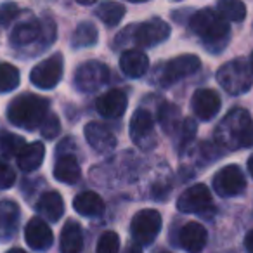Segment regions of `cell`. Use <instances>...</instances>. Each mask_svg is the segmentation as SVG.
<instances>
[{"label":"cell","mask_w":253,"mask_h":253,"mask_svg":"<svg viewBox=\"0 0 253 253\" xmlns=\"http://www.w3.org/2000/svg\"><path fill=\"white\" fill-rule=\"evenodd\" d=\"M215 142L229 151L253 148V120L250 113L243 108L231 109L215 128Z\"/></svg>","instance_id":"obj_1"},{"label":"cell","mask_w":253,"mask_h":253,"mask_svg":"<svg viewBox=\"0 0 253 253\" xmlns=\"http://www.w3.org/2000/svg\"><path fill=\"white\" fill-rule=\"evenodd\" d=\"M189 28L205 42V47L211 52H218L227 45L229 25L213 9H201L194 12L189 21Z\"/></svg>","instance_id":"obj_2"},{"label":"cell","mask_w":253,"mask_h":253,"mask_svg":"<svg viewBox=\"0 0 253 253\" xmlns=\"http://www.w3.org/2000/svg\"><path fill=\"white\" fill-rule=\"evenodd\" d=\"M49 115V101L35 94H21L11 101L7 108V118L12 125L25 130H35Z\"/></svg>","instance_id":"obj_3"},{"label":"cell","mask_w":253,"mask_h":253,"mask_svg":"<svg viewBox=\"0 0 253 253\" xmlns=\"http://www.w3.org/2000/svg\"><path fill=\"white\" fill-rule=\"evenodd\" d=\"M170 37V26L163 19L155 18L141 25L126 26L123 32L118 33L115 40L116 49H123L126 45H141V47H155L165 42Z\"/></svg>","instance_id":"obj_4"},{"label":"cell","mask_w":253,"mask_h":253,"mask_svg":"<svg viewBox=\"0 0 253 253\" xmlns=\"http://www.w3.org/2000/svg\"><path fill=\"white\" fill-rule=\"evenodd\" d=\"M217 82L225 92L241 95L252 88V71L243 59H232L218 68Z\"/></svg>","instance_id":"obj_5"},{"label":"cell","mask_w":253,"mask_h":253,"mask_svg":"<svg viewBox=\"0 0 253 253\" xmlns=\"http://www.w3.org/2000/svg\"><path fill=\"white\" fill-rule=\"evenodd\" d=\"M160 231H162V215L156 210L146 208V210L137 211L135 217L132 218L130 232L137 245H151L158 238Z\"/></svg>","instance_id":"obj_6"},{"label":"cell","mask_w":253,"mask_h":253,"mask_svg":"<svg viewBox=\"0 0 253 253\" xmlns=\"http://www.w3.org/2000/svg\"><path fill=\"white\" fill-rule=\"evenodd\" d=\"M63 70H64V59L61 54H52L50 57L43 59L42 63H39L30 73V80L35 87L49 90L54 88L63 78Z\"/></svg>","instance_id":"obj_7"},{"label":"cell","mask_w":253,"mask_h":253,"mask_svg":"<svg viewBox=\"0 0 253 253\" xmlns=\"http://www.w3.org/2000/svg\"><path fill=\"white\" fill-rule=\"evenodd\" d=\"M109 68L101 61H87L75 73V87L80 92H95L108 82Z\"/></svg>","instance_id":"obj_8"},{"label":"cell","mask_w":253,"mask_h":253,"mask_svg":"<svg viewBox=\"0 0 253 253\" xmlns=\"http://www.w3.org/2000/svg\"><path fill=\"white\" fill-rule=\"evenodd\" d=\"M246 189V180L238 165H227L213 177V191L222 198L239 196Z\"/></svg>","instance_id":"obj_9"},{"label":"cell","mask_w":253,"mask_h":253,"mask_svg":"<svg viewBox=\"0 0 253 253\" xmlns=\"http://www.w3.org/2000/svg\"><path fill=\"white\" fill-rule=\"evenodd\" d=\"M130 137L135 146L142 149H151L156 144L155 120L151 113L139 108L130 118Z\"/></svg>","instance_id":"obj_10"},{"label":"cell","mask_w":253,"mask_h":253,"mask_svg":"<svg viewBox=\"0 0 253 253\" xmlns=\"http://www.w3.org/2000/svg\"><path fill=\"white\" fill-rule=\"evenodd\" d=\"M201 68V61L194 54H182V56L173 57L172 61L163 66L162 75H160V82L163 85H172L179 82L180 78H186L189 75L196 73Z\"/></svg>","instance_id":"obj_11"},{"label":"cell","mask_w":253,"mask_h":253,"mask_svg":"<svg viewBox=\"0 0 253 253\" xmlns=\"http://www.w3.org/2000/svg\"><path fill=\"white\" fill-rule=\"evenodd\" d=\"M211 207V194L205 184H196L186 189L177 200V208L182 213H200L205 208Z\"/></svg>","instance_id":"obj_12"},{"label":"cell","mask_w":253,"mask_h":253,"mask_svg":"<svg viewBox=\"0 0 253 253\" xmlns=\"http://www.w3.org/2000/svg\"><path fill=\"white\" fill-rule=\"evenodd\" d=\"M25 239L26 245L37 252H45L52 246L54 236L50 227L42 217H33L25 227Z\"/></svg>","instance_id":"obj_13"},{"label":"cell","mask_w":253,"mask_h":253,"mask_svg":"<svg viewBox=\"0 0 253 253\" xmlns=\"http://www.w3.org/2000/svg\"><path fill=\"white\" fill-rule=\"evenodd\" d=\"M85 139H87L88 146L94 151L108 155L113 153V149L116 148V137L113 135V132L108 126L102 125L99 122H90L88 125H85Z\"/></svg>","instance_id":"obj_14"},{"label":"cell","mask_w":253,"mask_h":253,"mask_svg":"<svg viewBox=\"0 0 253 253\" xmlns=\"http://www.w3.org/2000/svg\"><path fill=\"white\" fill-rule=\"evenodd\" d=\"M220 95L211 88H200L191 99V108L200 120H211L220 111Z\"/></svg>","instance_id":"obj_15"},{"label":"cell","mask_w":253,"mask_h":253,"mask_svg":"<svg viewBox=\"0 0 253 253\" xmlns=\"http://www.w3.org/2000/svg\"><path fill=\"white\" fill-rule=\"evenodd\" d=\"M126 104H128V99H126L125 92L113 88L97 99L95 108H97L99 115H102L104 118H120L126 111Z\"/></svg>","instance_id":"obj_16"},{"label":"cell","mask_w":253,"mask_h":253,"mask_svg":"<svg viewBox=\"0 0 253 253\" xmlns=\"http://www.w3.org/2000/svg\"><path fill=\"white\" fill-rule=\"evenodd\" d=\"M208 232L200 222H187L180 229V246L189 253H200L207 246Z\"/></svg>","instance_id":"obj_17"},{"label":"cell","mask_w":253,"mask_h":253,"mask_svg":"<svg viewBox=\"0 0 253 253\" xmlns=\"http://www.w3.org/2000/svg\"><path fill=\"white\" fill-rule=\"evenodd\" d=\"M120 68H122L123 75H126L128 78H141L148 71L149 59L139 49L125 50L120 57Z\"/></svg>","instance_id":"obj_18"},{"label":"cell","mask_w":253,"mask_h":253,"mask_svg":"<svg viewBox=\"0 0 253 253\" xmlns=\"http://www.w3.org/2000/svg\"><path fill=\"white\" fill-rule=\"evenodd\" d=\"M61 253H80L84 248V229L78 222L68 220L61 231Z\"/></svg>","instance_id":"obj_19"},{"label":"cell","mask_w":253,"mask_h":253,"mask_svg":"<svg viewBox=\"0 0 253 253\" xmlns=\"http://www.w3.org/2000/svg\"><path fill=\"white\" fill-rule=\"evenodd\" d=\"M37 211L42 215L43 220L57 222L64 213V201L57 191L45 193L37 203Z\"/></svg>","instance_id":"obj_20"},{"label":"cell","mask_w":253,"mask_h":253,"mask_svg":"<svg viewBox=\"0 0 253 253\" xmlns=\"http://www.w3.org/2000/svg\"><path fill=\"white\" fill-rule=\"evenodd\" d=\"M73 207L84 217H99L104 213V201L99 194L92 193V191H85L75 196Z\"/></svg>","instance_id":"obj_21"},{"label":"cell","mask_w":253,"mask_h":253,"mask_svg":"<svg viewBox=\"0 0 253 253\" xmlns=\"http://www.w3.org/2000/svg\"><path fill=\"white\" fill-rule=\"evenodd\" d=\"M82 175L80 165H78L77 158L73 155H63L57 158L56 165H54V177L64 184H75L78 182Z\"/></svg>","instance_id":"obj_22"},{"label":"cell","mask_w":253,"mask_h":253,"mask_svg":"<svg viewBox=\"0 0 253 253\" xmlns=\"http://www.w3.org/2000/svg\"><path fill=\"white\" fill-rule=\"evenodd\" d=\"M40 35H42V25L35 19H28V21L16 25V28L11 33V43L18 47H25L35 42Z\"/></svg>","instance_id":"obj_23"},{"label":"cell","mask_w":253,"mask_h":253,"mask_svg":"<svg viewBox=\"0 0 253 253\" xmlns=\"http://www.w3.org/2000/svg\"><path fill=\"white\" fill-rule=\"evenodd\" d=\"M43 158H45V148L42 142H32L26 144V148L18 156V167L23 172H33L42 165Z\"/></svg>","instance_id":"obj_24"},{"label":"cell","mask_w":253,"mask_h":253,"mask_svg":"<svg viewBox=\"0 0 253 253\" xmlns=\"http://www.w3.org/2000/svg\"><path fill=\"white\" fill-rule=\"evenodd\" d=\"M19 207L14 201H2L0 203V227L4 231L5 238H11L18 229Z\"/></svg>","instance_id":"obj_25"},{"label":"cell","mask_w":253,"mask_h":253,"mask_svg":"<svg viewBox=\"0 0 253 253\" xmlns=\"http://www.w3.org/2000/svg\"><path fill=\"white\" fill-rule=\"evenodd\" d=\"M158 122H160V125H162L163 132L173 134V132L182 125L179 108H177L175 104H172V102H163L158 109Z\"/></svg>","instance_id":"obj_26"},{"label":"cell","mask_w":253,"mask_h":253,"mask_svg":"<svg viewBox=\"0 0 253 253\" xmlns=\"http://www.w3.org/2000/svg\"><path fill=\"white\" fill-rule=\"evenodd\" d=\"M99 33L95 25L92 23H80V25L75 28L73 35H71V45L75 49H85V47H92L97 43Z\"/></svg>","instance_id":"obj_27"},{"label":"cell","mask_w":253,"mask_h":253,"mask_svg":"<svg viewBox=\"0 0 253 253\" xmlns=\"http://www.w3.org/2000/svg\"><path fill=\"white\" fill-rule=\"evenodd\" d=\"M217 12L225 21L239 23L246 18V5L239 0H220L217 4Z\"/></svg>","instance_id":"obj_28"},{"label":"cell","mask_w":253,"mask_h":253,"mask_svg":"<svg viewBox=\"0 0 253 253\" xmlns=\"http://www.w3.org/2000/svg\"><path fill=\"white\" fill-rule=\"evenodd\" d=\"M97 16L104 25L116 26L125 16V5L118 2H102L97 7Z\"/></svg>","instance_id":"obj_29"},{"label":"cell","mask_w":253,"mask_h":253,"mask_svg":"<svg viewBox=\"0 0 253 253\" xmlns=\"http://www.w3.org/2000/svg\"><path fill=\"white\" fill-rule=\"evenodd\" d=\"M19 70L9 63H0V92H12L19 85Z\"/></svg>","instance_id":"obj_30"},{"label":"cell","mask_w":253,"mask_h":253,"mask_svg":"<svg viewBox=\"0 0 253 253\" xmlns=\"http://www.w3.org/2000/svg\"><path fill=\"white\" fill-rule=\"evenodd\" d=\"M25 148H26V142L19 135L14 134L0 135V151L4 153L5 156H19Z\"/></svg>","instance_id":"obj_31"},{"label":"cell","mask_w":253,"mask_h":253,"mask_svg":"<svg viewBox=\"0 0 253 253\" xmlns=\"http://www.w3.org/2000/svg\"><path fill=\"white\" fill-rule=\"evenodd\" d=\"M179 149L182 151V149H186V146H189L191 142H193V139L196 137V132H198V126L196 123H194L193 118H186L184 120V123L179 126Z\"/></svg>","instance_id":"obj_32"},{"label":"cell","mask_w":253,"mask_h":253,"mask_svg":"<svg viewBox=\"0 0 253 253\" xmlns=\"http://www.w3.org/2000/svg\"><path fill=\"white\" fill-rule=\"evenodd\" d=\"M120 238L116 232L106 231L97 241V253H118Z\"/></svg>","instance_id":"obj_33"},{"label":"cell","mask_w":253,"mask_h":253,"mask_svg":"<svg viewBox=\"0 0 253 253\" xmlns=\"http://www.w3.org/2000/svg\"><path fill=\"white\" fill-rule=\"evenodd\" d=\"M61 132V123H59V118L52 113L43 118L42 122V126H40V134L43 135L45 139H56L57 134Z\"/></svg>","instance_id":"obj_34"},{"label":"cell","mask_w":253,"mask_h":253,"mask_svg":"<svg viewBox=\"0 0 253 253\" xmlns=\"http://www.w3.org/2000/svg\"><path fill=\"white\" fill-rule=\"evenodd\" d=\"M16 182V172L7 165V163L0 162V189H9Z\"/></svg>","instance_id":"obj_35"},{"label":"cell","mask_w":253,"mask_h":253,"mask_svg":"<svg viewBox=\"0 0 253 253\" xmlns=\"http://www.w3.org/2000/svg\"><path fill=\"white\" fill-rule=\"evenodd\" d=\"M16 11H18L16 4H5V5H2V9H0V25L7 26L9 23H11V19L16 16Z\"/></svg>","instance_id":"obj_36"},{"label":"cell","mask_w":253,"mask_h":253,"mask_svg":"<svg viewBox=\"0 0 253 253\" xmlns=\"http://www.w3.org/2000/svg\"><path fill=\"white\" fill-rule=\"evenodd\" d=\"M245 248L248 253H253V231H250L245 238Z\"/></svg>","instance_id":"obj_37"},{"label":"cell","mask_w":253,"mask_h":253,"mask_svg":"<svg viewBox=\"0 0 253 253\" xmlns=\"http://www.w3.org/2000/svg\"><path fill=\"white\" fill-rule=\"evenodd\" d=\"M248 172H250V175H252V179H253V155L250 156V160H248Z\"/></svg>","instance_id":"obj_38"},{"label":"cell","mask_w":253,"mask_h":253,"mask_svg":"<svg viewBox=\"0 0 253 253\" xmlns=\"http://www.w3.org/2000/svg\"><path fill=\"white\" fill-rule=\"evenodd\" d=\"M125 253H142L141 252V248H139V246H130V248H128V250H126V252Z\"/></svg>","instance_id":"obj_39"},{"label":"cell","mask_w":253,"mask_h":253,"mask_svg":"<svg viewBox=\"0 0 253 253\" xmlns=\"http://www.w3.org/2000/svg\"><path fill=\"white\" fill-rule=\"evenodd\" d=\"M7 253H26L25 250H21V248H12V250H9Z\"/></svg>","instance_id":"obj_40"},{"label":"cell","mask_w":253,"mask_h":253,"mask_svg":"<svg viewBox=\"0 0 253 253\" xmlns=\"http://www.w3.org/2000/svg\"><path fill=\"white\" fill-rule=\"evenodd\" d=\"M78 4H82V5H84V4L92 5V4H94V0H80V2H78Z\"/></svg>","instance_id":"obj_41"},{"label":"cell","mask_w":253,"mask_h":253,"mask_svg":"<svg viewBox=\"0 0 253 253\" xmlns=\"http://www.w3.org/2000/svg\"><path fill=\"white\" fill-rule=\"evenodd\" d=\"M250 71H252V75H253V52H252V57H250Z\"/></svg>","instance_id":"obj_42"},{"label":"cell","mask_w":253,"mask_h":253,"mask_svg":"<svg viewBox=\"0 0 253 253\" xmlns=\"http://www.w3.org/2000/svg\"><path fill=\"white\" fill-rule=\"evenodd\" d=\"M163 253H169V252H163Z\"/></svg>","instance_id":"obj_43"}]
</instances>
